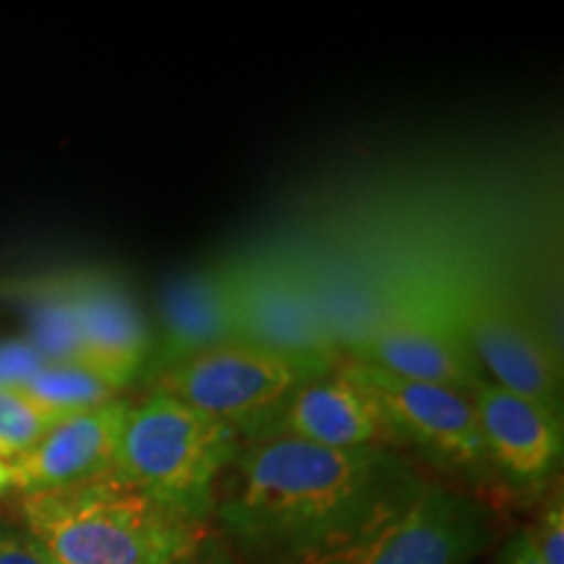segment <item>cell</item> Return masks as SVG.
Returning a JSON list of instances; mask_svg holds the SVG:
<instances>
[{
	"label": "cell",
	"instance_id": "18",
	"mask_svg": "<svg viewBox=\"0 0 564 564\" xmlns=\"http://www.w3.org/2000/svg\"><path fill=\"white\" fill-rule=\"evenodd\" d=\"M528 544L544 564H564V497L556 484L546 491L535 523L523 528Z\"/></svg>",
	"mask_w": 564,
	"mask_h": 564
},
{
	"label": "cell",
	"instance_id": "14",
	"mask_svg": "<svg viewBox=\"0 0 564 564\" xmlns=\"http://www.w3.org/2000/svg\"><path fill=\"white\" fill-rule=\"evenodd\" d=\"M133 400L112 398L89 411L66 415L42 440L11 460L13 491H51L116 470L118 442Z\"/></svg>",
	"mask_w": 564,
	"mask_h": 564
},
{
	"label": "cell",
	"instance_id": "20",
	"mask_svg": "<svg viewBox=\"0 0 564 564\" xmlns=\"http://www.w3.org/2000/svg\"><path fill=\"white\" fill-rule=\"evenodd\" d=\"M0 564H55V560L24 525L0 520Z\"/></svg>",
	"mask_w": 564,
	"mask_h": 564
},
{
	"label": "cell",
	"instance_id": "6",
	"mask_svg": "<svg viewBox=\"0 0 564 564\" xmlns=\"http://www.w3.org/2000/svg\"><path fill=\"white\" fill-rule=\"evenodd\" d=\"M497 539V512L478 494L429 478L382 523L312 560L288 564H474Z\"/></svg>",
	"mask_w": 564,
	"mask_h": 564
},
{
	"label": "cell",
	"instance_id": "8",
	"mask_svg": "<svg viewBox=\"0 0 564 564\" xmlns=\"http://www.w3.org/2000/svg\"><path fill=\"white\" fill-rule=\"evenodd\" d=\"M343 358L465 394L489 382L442 303L408 306L382 316L345 345Z\"/></svg>",
	"mask_w": 564,
	"mask_h": 564
},
{
	"label": "cell",
	"instance_id": "19",
	"mask_svg": "<svg viewBox=\"0 0 564 564\" xmlns=\"http://www.w3.org/2000/svg\"><path fill=\"white\" fill-rule=\"evenodd\" d=\"M42 364L45 358L26 337L0 340V390H21Z\"/></svg>",
	"mask_w": 564,
	"mask_h": 564
},
{
	"label": "cell",
	"instance_id": "7",
	"mask_svg": "<svg viewBox=\"0 0 564 564\" xmlns=\"http://www.w3.org/2000/svg\"><path fill=\"white\" fill-rule=\"evenodd\" d=\"M343 366L384 408L403 442V453H419L434 470L468 491L499 489L470 394L442 384L411 382L350 358H343Z\"/></svg>",
	"mask_w": 564,
	"mask_h": 564
},
{
	"label": "cell",
	"instance_id": "5",
	"mask_svg": "<svg viewBox=\"0 0 564 564\" xmlns=\"http://www.w3.org/2000/svg\"><path fill=\"white\" fill-rule=\"evenodd\" d=\"M442 306L489 382L562 415V364L523 293L474 274L449 288Z\"/></svg>",
	"mask_w": 564,
	"mask_h": 564
},
{
	"label": "cell",
	"instance_id": "22",
	"mask_svg": "<svg viewBox=\"0 0 564 564\" xmlns=\"http://www.w3.org/2000/svg\"><path fill=\"white\" fill-rule=\"evenodd\" d=\"M494 564H544V562L539 560V554H535L533 546L528 544L523 528H520V531H514L510 539L505 541L502 549L497 552Z\"/></svg>",
	"mask_w": 564,
	"mask_h": 564
},
{
	"label": "cell",
	"instance_id": "13",
	"mask_svg": "<svg viewBox=\"0 0 564 564\" xmlns=\"http://www.w3.org/2000/svg\"><path fill=\"white\" fill-rule=\"evenodd\" d=\"M333 449H394L403 453V442L387 419L379 400L352 379L343 361L301 387L288 400L270 434Z\"/></svg>",
	"mask_w": 564,
	"mask_h": 564
},
{
	"label": "cell",
	"instance_id": "21",
	"mask_svg": "<svg viewBox=\"0 0 564 564\" xmlns=\"http://www.w3.org/2000/svg\"><path fill=\"white\" fill-rule=\"evenodd\" d=\"M178 564H241V562H238V556L232 554V549L225 544L223 535L217 533L215 528H209L199 544L183 556Z\"/></svg>",
	"mask_w": 564,
	"mask_h": 564
},
{
	"label": "cell",
	"instance_id": "9",
	"mask_svg": "<svg viewBox=\"0 0 564 564\" xmlns=\"http://www.w3.org/2000/svg\"><path fill=\"white\" fill-rule=\"evenodd\" d=\"M238 337L285 356L343 361L327 308L308 282L282 267L236 264Z\"/></svg>",
	"mask_w": 564,
	"mask_h": 564
},
{
	"label": "cell",
	"instance_id": "15",
	"mask_svg": "<svg viewBox=\"0 0 564 564\" xmlns=\"http://www.w3.org/2000/svg\"><path fill=\"white\" fill-rule=\"evenodd\" d=\"M0 299L11 301L24 312L30 327L24 337L45 361L79 364V327L63 274L3 282Z\"/></svg>",
	"mask_w": 564,
	"mask_h": 564
},
{
	"label": "cell",
	"instance_id": "17",
	"mask_svg": "<svg viewBox=\"0 0 564 564\" xmlns=\"http://www.w3.org/2000/svg\"><path fill=\"white\" fill-rule=\"evenodd\" d=\"M58 423L21 390H0V455L17 460Z\"/></svg>",
	"mask_w": 564,
	"mask_h": 564
},
{
	"label": "cell",
	"instance_id": "4",
	"mask_svg": "<svg viewBox=\"0 0 564 564\" xmlns=\"http://www.w3.org/2000/svg\"><path fill=\"white\" fill-rule=\"evenodd\" d=\"M337 364L285 356L262 345L232 340L196 352L158 373L147 384V392L178 398L223 421L241 436V442H259L270 434L288 400L306 382L333 371Z\"/></svg>",
	"mask_w": 564,
	"mask_h": 564
},
{
	"label": "cell",
	"instance_id": "1",
	"mask_svg": "<svg viewBox=\"0 0 564 564\" xmlns=\"http://www.w3.org/2000/svg\"><path fill=\"white\" fill-rule=\"evenodd\" d=\"M426 481L394 449L243 442L217 486L212 523L241 564L301 562L382 523Z\"/></svg>",
	"mask_w": 564,
	"mask_h": 564
},
{
	"label": "cell",
	"instance_id": "23",
	"mask_svg": "<svg viewBox=\"0 0 564 564\" xmlns=\"http://www.w3.org/2000/svg\"><path fill=\"white\" fill-rule=\"evenodd\" d=\"M13 491V474H11V460H6L3 455H0V499L6 497V494Z\"/></svg>",
	"mask_w": 564,
	"mask_h": 564
},
{
	"label": "cell",
	"instance_id": "11",
	"mask_svg": "<svg viewBox=\"0 0 564 564\" xmlns=\"http://www.w3.org/2000/svg\"><path fill=\"white\" fill-rule=\"evenodd\" d=\"M79 327V364L121 392L141 379L154 348L152 324L129 285L102 270L63 272Z\"/></svg>",
	"mask_w": 564,
	"mask_h": 564
},
{
	"label": "cell",
	"instance_id": "10",
	"mask_svg": "<svg viewBox=\"0 0 564 564\" xmlns=\"http://www.w3.org/2000/svg\"><path fill=\"white\" fill-rule=\"evenodd\" d=\"M470 403L499 489L523 497L552 489L564 455L562 415L494 382L476 387Z\"/></svg>",
	"mask_w": 564,
	"mask_h": 564
},
{
	"label": "cell",
	"instance_id": "12",
	"mask_svg": "<svg viewBox=\"0 0 564 564\" xmlns=\"http://www.w3.org/2000/svg\"><path fill=\"white\" fill-rule=\"evenodd\" d=\"M154 348L141 382L217 345L241 340L236 312V264L183 272L160 293Z\"/></svg>",
	"mask_w": 564,
	"mask_h": 564
},
{
	"label": "cell",
	"instance_id": "3",
	"mask_svg": "<svg viewBox=\"0 0 564 564\" xmlns=\"http://www.w3.org/2000/svg\"><path fill=\"white\" fill-rule=\"evenodd\" d=\"M241 444L223 421L171 394L147 392L126 415L116 474L194 523L212 525L217 486Z\"/></svg>",
	"mask_w": 564,
	"mask_h": 564
},
{
	"label": "cell",
	"instance_id": "16",
	"mask_svg": "<svg viewBox=\"0 0 564 564\" xmlns=\"http://www.w3.org/2000/svg\"><path fill=\"white\" fill-rule=\"evenodd\" d=\"M21 392L58 421L118 398L110 384L76 361H45Z\"/></svg>",
	"mask_w": 564,
	"mask_h": 564
},
{
	"label": "cell",
	"instance_id": "2",
	"mask_svg": "<svg viewBox=\"0 0 564 564\" xmlns=\"http://www.w3.org/2000/svg\"><path fill=\"white\" fill-rule=\"evenodd\" d=\"M19 523L55 564H178L212 525H199L116 470L51 491L19 494Z\"/></svg>",
	"mask_w": 564,
	"mask_h": 564
}]
</instances>
